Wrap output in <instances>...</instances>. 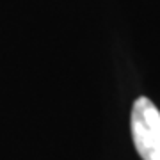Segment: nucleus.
I'll list each match as a JSON object with an SVG mask.
<instances>
[{
    "instance_id": "nucleus-1",
    "label": "nucleus",
    "mask_w": 160,
    "mask_h": 160,
    "mask_svg": "<svg viewBox=\"0 0 160 160\" xmlns=\"http://www.w3.org/2000/svg\"><path fill=\"white\" fill-rule=\"evenodd\" d=\"M132 139L142 160H160V110L149 98L141 96L132 107Z\"/></svg>"
}]
</instances>
